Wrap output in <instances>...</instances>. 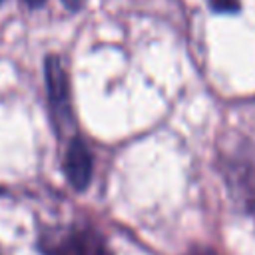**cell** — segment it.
I'll return each instance as SVG.
<instances>
[{"label":"cell","instance_id":"1","mask_svg":"<svg viewBox=\"0 0 255 255\" xmlns=\"http://www.w3.org/2000/svg\"><path fill=\"white\" fill-rule=\"evenodd\" d=\"M38 249L42 255H114L100 231L80 223L44 231Z\"/></svg>","mask_w":255,"mask_h":255},{"label":"cell","instance_id":"2","mask_svg":"<svg viewBox=\"0 0 255 255\" xmlns=\"http://www.w3.org/2000/svg\"><path fill=\"white\" fill-rule=\"evenodd\" d=\"M44 80H46V96H48L52 124L56 131L62 133L70 126H74V114H72L70 80L62 60L56 54H50L44 60Z\"/></svg>","mask_w":255,"mask_h":255},{"label":"cell","instance_id":"3","mask_svg":"<svg viewBox=\"0 0 255 255\" xmlns=\"http://www.w3.org/2000/svg\"><path fill=\"white\" fill-rule=\"evenodd\" d=\"M64 175L72 189L84 191L92 183L94 175V157L90 147L80 135H74L68 141L66 153H64Z\"/></svg>","mask_w":255,"mask_h":255},{"label":"cell","instance_id":"4","mask_svg":"<svg viewBox=\"0 0 255 255\" xmlns=\"http://www.w3.org/2000/svg\"><path fill=\"white\" fill-rule=\"evenodd\" d=\"M207 4L217 14H235V12H239V0H207Z\"/></svg>","mask_w":255,"mask_h":255},{"label":"cell","instance_id":"5","mask_svg":"<svg viewBox=\"0 0 255 255\" xmlns=\"http://www.w3.org/2000/svg\"><path fill=\"white\" fill-rule=\"evenodd\" d=\"M62 4H64L70 12H78V10L86 4V0H62Z\"/></svg>","mask_w":255,"mask_h":255},{"label":"cell","instance_id":"6","mask_svg":"<svg viewBox=\"0 0 255 255\" xmlns=\"http://www.w3.org/2000/svg\"><path fill=\"white\" fill-rule=\"evenodd\" d=\"M22 2H26L30 8H40V6H44L46 0H22Z\"/></svg>","mask_w":255,"mask_h":255},{"label":"cell","instance_id":"7","mask_svg":"<svg viewBox=\"0 0 255 255\" xmlns=\"http://www.w3.org/2000/svg\"><path fill=\"white\" fill-rule=\"evenodd\" d=\"M189 255H217V253H213V251H209V249H195V251L189 253Z\"/></svg>","mask_w":255,"mask_h":255},{"label":"cell","instance_id":"8","mask_svg":"<svg viewBox=\"0 0 255 255\" xmlns=\"http://www.w3.org/2000/svg\"><path fill=\"white\" fill-rule=\"evenodd\" d=\"M251 211H253V215H255V195H253V201H251Z\"/></svg>","mask_w":255,"mask_h":255},{"label":"cell","instance_id":"9","mask_svg":"<svg viewBox=\"0 0 255 255\" xmlns=\"http://www.w3.org/2000/svg\"><path fill=\"white\" fill-rule=\"evenodd\" d=\"M2 2H4V0H0V4H2Z\"/></svg>","mask_w":255,"mask_h":255}]
</instances>
